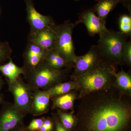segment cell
Listing matches in <instances>:
<instances>
[{
    "instance_id": "1",
    "label": "cell",
    "mask_w": 131,
    "mask_h": 131,
    "mask_svg": "<svg viewBox=\"0 0 131 131\" xmlns=\"http://www.w3.org/2000/svg\"><path fill=\"white\" fill-rule=\"evenodd\" d=\"M81 98L72 131H131L130 95L114 85Z\"/></svg>"
},
{
    "instance_id": "2",
    "label": "cell",
    "mask_w": 131,
    "mask_h": 131,
    "mask_svg": "<svg viewBox=\"0 0 131 131\" xmlns=\"http://www.w3.org/2000/svg\"><path fill=\"white\" fill-rule=\"evenodd\" d=\"M116 66L103 58L98 64L85 73L72 78L77 83L81 98L94 91L114 86Z\"/></svg>"
},
{
    "instance_id": "3",
    "label": "cell",
    "mask_w": 131,
    "mask_h": 131,
    "mask_svg": "<svg viewBox=\"0 0 131 131\" xmlns=\"http://www.w3.org/2000/svg\"><path fill=\"white\" fill-rule=\"evenodd\" d=\"M70 68L56 69L42 59L35 68L26 73L24 76L32 90H47L63 81L68 75Z\"/></svg>"
},
{
    "instance_id": "4",
    "label": "cell",
    "mask_w": 131,
    "mask_h": 131,
    "mask_svg": "<svg viewBox=\"0 0 131 131\" xmlns=\"http://www.w3.org/2000/svg\"><path fill=\"white\" fill-rule=\"evenodd\" d=\"M98 46L103 58L115 66L125 63L123 52L126 35L121 32L107 29L99 34Z\"/></svg>"
},
{
    "instance_id": "5",
    "label": "cell",
    "mask_w": 131,
    "mask_h": 131,
    "mask_svg": "<svg viewBox=\"0 0 131 131\" xmlns=\"http://www.w3.org/2000/svg\"><path fill=\"white\" fill-rule=\"evenodd\" d=\"M76 25L68 20L55 27L54 49L72 67L77 56L72 38Z\"/></svg>"
},
{
    "instance_id": "6",
    "label": "cell",
    "mask_w": 131,
    "mask_h": 131,
    "mask_svg": "<svg viewBox=\"0 0 131 131\" xmlns=\"http://www.w3.org/2000/svg\"><path fill=\"white\" fill-rule=\"evenodd\" d=\"M8 90L13 95L14 104L26 114H30L33 101L32 90L21 77L13 81H6Z\"/></svg>"
},
{
    "instance_id": "7",
    "label": "cell",
    "mask_w": 131,
    "mask_h": 131,
    "mask_svg": "<svg viewBox=\"0 0 131 131\" xmlns=\"http://www.w3.org/2000/svg\"><path fill=\"white\" fill-rule=\"evenodd\" d=\"M0 110V131H10L24 122L27 115L21 112L13 103L3 102Z\"/></svg>"
},
{
    "instance_id": "8",
    "label": "cell",
    "mask_w": 131,
    "mask_h": 131,
    "mask_svg": "<svg viewBox=\"0 0 131 131\" xmlns=\"http://www.w3.org/2000/svg\"><path fill=\"white\" fill-rule=\"evenodd\" d=\"M103 57L98 46L93 45L88 52L83 56L75 58L73 62L74 72L71 77L82 74L98 64Z\"/></svg>"
},
{
    "instance_id": "9",
    "label": "cell",
    "mask_w": 131,
    "mask_h": 131,
    "mask_svg": "<svg viewBox=\"0 0 131 131\" xmlns=\"http://www.w3.org/2000/svg\"><path fill=\"white\" fill-rule=\"evenodd\" d=\"M24 1L26 7L27 21L30 27V32L36 31L56 25L51 16L41 14L36 10L34 0Z\"/></svg>"
},
{
    "instance_id": "10",
    "label": "cell",
    "mask_w": 131,
    "mask_h": 131,
    "mask_svg": "<svg viewBox=\"0 0 131 131\" xmlns=\"http://www.w3.org/2000/svg\"><path fill=\"white\" fill-rule=\"evenodd\" d=\"M54 25L49 26L34 32H30L27 40H30L45 50L54 49L55 27Z\"/></svg>"
},
{
    "instance_id": "11",
    "label": "cell",
    "mask_w": 131,
    "mask_h": 131,
    "mask_svg": "<svg viewBox=\"0 0 131 131\" xmlns=\"http://www.w3.org/2000/svg\"><path fill=\"white\" fill-rule=\"evenodd\" d=\"M84 24L90 36L93 37L105 30L107 28L105 24L94 12L93 9H88L81 13L75 24Z\"/></svg>"
},
{
    "instance_id": "12",
    "label": "cell",
    "mask_w": 131,
    "mask_h": 131,
    "mask_svg": "<svg viewBox=\"0 0 131 131\" xmlns=\"http://www.w3.org/2000/svg\"><path fill=\"white\" fill-rule=\"evenodd\" d=\"M45 50L27 40V44L23 54L24 67L26 73L35 68L42 61ZM25 73V74H26Z\"/></svg>"
},
{
    "instance_id": "13",
    "label": "cell",
    "mask_w": 131,
    "mask_h": 131,
    "mask_svg": "<svg viewBox=\"0 0 131 131\" xmlns=\"http://www.w3.org/2000/svg\"><path fill=\"white\" fill-rule=\"evenodd\" d=\"M32 90L33 101L30 114L40 116L49 111L51 97L47 90L35 89Z\"/></svg>"
},
{
    "instance_id": "14",
    "label": "cell",
    "mask_w": 131,
    "mask_h": 131,
    "mask_svg": "<svg viewBox=\"0 0 131 131\" xmlns=\"http://www.w3.org/2000/svg\"><path fill=\"white\" fill-rule=\"evenodd\" d=\"M0 72L6 78V81L9 82L15 81L21 75H24L26 73L24 67L16 65L12 58L7 63L0 64Z\"/></svg>"
},
{
    "instance_id": "15",
    "label": "cell",
    "mask_w": 131,
    "mask_h": 131,
    "mask_svg": "<svg viewBox=\"0 0 131 131\" xmlns=\"http://www.w3.org/2000/svg\"><path fill=\"white\" fill-rule=\"evenodd\" d=\"M42 60L56 69H63L72 67L55 49L45 50Z\"/></svg>"
},
{
    "instance_id": "16",
    "label": "cell",
    "mask_w": 131,
    "mask_h": 131,
    "mask_svg": "<svg viewBox=\"0 0 131 131\" xmlns=\"http://www.w3.org/2000/svg\"><path fill=\"white\" fill-rule=\"evenodd\" d=\"M119 3V0H100L97 2L92 9L96 15L106 24L108 15Z\"/></svg>"
},
{
    "instance_id": "17",
    "label": "cell",
    "mask_w": 131,
    "mask_h": 131,
    "mask_svg": "<svg viewBox=\"0 0 131 131\" xmlns=\"http://www.w3.org/2000/svg\"><path fill=\"white\" fill-rule=\"evenodd\" d=\"M76 97L75 92L70 91L68 93L53 97L52 107L59 110L70 109L73 107Z\"/></svg>"
},
{
    "instance_id": "18",
    "label": "cell",
    "mask_w": 131,
    "mask_h": 131,
    "mask_svg": "<svg viewBox=\"0 0 131 131\" xmlns=\"http://www.w3.org/2000/svg\"><path fill=\"white\" fill-rule=\"evenodd\" d=\"M115 81L114 85L125 93L131 95V77L130 73L123 70L115 74Z\"/></svg>"
},
{
    "instance_id": "19",
    "label": "cell",
    "mask_w": 131,
    "mask_h": 131,
    "mask_svg": "<svg viewBox=\"0 0 131 131\" xmlns=\"http://www.w3.org/2000/svg\"><path fill=\"white\" fill-rule=\"evenodd\" d=\"M78 85L75 82L70 81L59 83L47 91L51 98H52L68 93L72 90H78Z\"/></svg>"
},
{
    "instance_id": "20",
    "label": "cell",
    "mask_w": 131,
    "mask_h": 131,
    "mask_svg": "<svg viewBox=\"0 0 131 131\" xmlns=\"http://www.w3.org/2000/svg\"><path fill=\"white\" fill-rule=\"evenodd\" d=\"M57 114L61 123L67 130L72 131L75 122L74 116L71 114L64 113L59 110H57Z\"/></svg>"
},
{
    "instance_id": "21",
    "label": "cell",
    "mask_w": 131,
    "mask_h": 131,
    "mask_svg": "<svg viewBox=\"0 0 131 131\" xmlns=\"http://www.w3.org/2000/svg\"><path fill=\"white\" fill-rule=\"evenodd\" d=\"M120 32L126 36H131V16L123 15L121 16L119 20Z\"/></svg>"
},
{
    "instance_id": "22",
    "label": "cell",
    "mask_w": 131,
    "mask_h": 131,
    "mask_svg": "<svg viewBox=\"0 0 131 131\" xmlns=\"http://www.w3.org/2000/svg\"><path fill=\"white\" fill-rule=\"evenodd\" d=\"M13 50L9 43L0 41V64H3L5 61L11 58Z\"/></svg>"
},
{
    "instance_id": "23",
    "label": "cell",
    "mask_w": 131,
    "mask_h": 131,
    "mask_svg": "<svg viewBox=\"0 0 131 131\" xmlns=\"http://www.w3.org/2000/svg\"><path fill=\"white\" fill-rule=\"evenodd\" d=\"M123 60L125 63L129 66L131 64V43L130 41H126L123 52Z\"/></svg>"
},
{
    "instance_id": "24",
    "label": "cell",
    "mask_w": 131,
    "mask_h": 131,
    "mask_svg": "<svg viewBox=\"0 0 131 131\" xmlns=\"http://www.w3.org/2000/svg\"><path fill=\"white\" fill-rule=\"evenodd\" d=\"M45 117H43L39 118L34 119L28 125L27 128L30 131H37L42 126Z\"/></svg>"
},
{
    "instance_id": "25",
    "label": "cell",
    "mask_w": 131,
    "mask_h": 131,
    "mask_svg": "<svg viewBox=\"0 0 131 131\" xmlns=\"http://www.w3.org/2000/svg\"><path fill=\"white\" fill-rule=\"evenodd\" d=\"M52 118L54 124V131H68L61 123L57 114H53Z\"/></svg>"
},
{
    "instance_id": "26",
    "label": "cell",
    "mask_w": 131,
    "mask_h": 131,
    "mask_svg": "<svg viewBox=\"0 0 131 131\" xmlns=\"http://www.w3.org/2000/svg\"><path fill=\"white\" fill-rule=\"evenodd\" d=\"M10 131H30L27 129L24 122L20 124Z\"/></svg>"
},
{
    "instance_id": "27",
    "label": "cell",
    "mask_w": 131,
    "mask_h": 131,
    "mask_svg": "<svg viewBox=\"0 0 131 131\" xmlns=\"http://www.w3.org/2000/svg\"><path fill=\"white\" fill-rule=\"evenodd\" d=\"M120 3H122L127 9H128L130 15L131 14V0H119Z\"/></svg>"
},
{
    "instance_id": "28",
    "label": "cell",
    "mask_w": 131,
    "mask_h": 131,
    "mask_svg": "<svg viewBox=\"0 0 131 131\" xmlns=\"http://www.w3.org/2000/svg\"><path fill=\"white\" fill-rule=\"evenodd\" d=\"M3 81L2 80V78L0 75V105L2 104L3 102H4L3 99L1 95V91L2 89L3 86Z\"/></svg>"
},
{
    "instance_id": "29",
    "label": "cell",
    "mask_w": 131,
    "mask_h": 131,
    "mask_svg": "<svg viewBox=\"0 0 131 131\" xmlns=\"http://www.w3.org/2000/svg\"><path fill=\"white\" fill-rule=\"evenodd\" d=\"M74 1L76 2H78L79 1H81V0H74Z\"/></svg>"
},
{
    "instance_id": "30",
    "label": "cell",
    "mask_w": 131,
    "mask_h": 131,
    "mask_svg": "<svg viewBox=\"0 0 131 131\" xmlns=\"http://www.w3.org/2000/svg\"><path fill=\"white\" fill-rule=\"evenodd\" d=\"M95 1H96L98 2V1H100V0H95Z\"/></svg>"
},
{
    "instance_id": "31",
    "label": "cell",
    "mask_w": 131,
    "mask_h": 131,
    "mask_svg": "<svg viewBox=\"0 0 131 131\" xmlns=\"http://www.w3.org/2000/svg\"><path fill=\"white\" fill-rule=\"evenodd\" d=\"M0 14H1V9H0Z\"/></svg>"
}]
</instances>
